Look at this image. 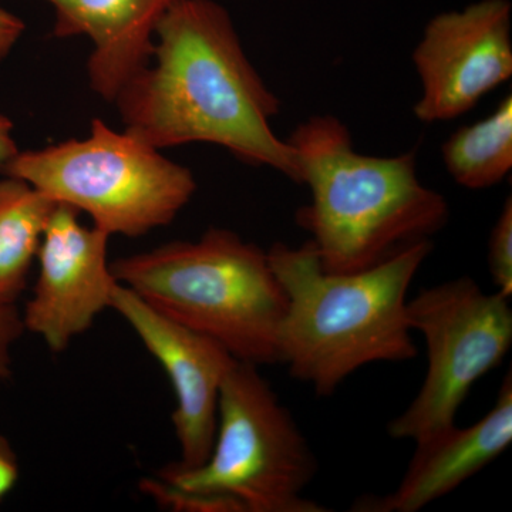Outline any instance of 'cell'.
<instances>
[{
	"label": "cell",
	"mask_w": 512,
	"mask_h": 512,
	"mask_svg": "<svg viewBox=\"0 0 512 512\" xmlns=\"http://www.w3.org/2000/svg\"><path fill=\"white\" fill-rule=\"evenodd\" d=\"M151 60L113 101L124 130L160 150L215 144L299 184L291 144L272 128L281 100L249 62L224 6L178 0L158 23Z\"/></svg>",
	"instance_id": "6da1fadb"
},
{
	"label": "cell",
	"mask_w": 512,
	"mask_h": 512,
	"mask_svg": "<svg viewBox=\"0 0 512 512\" xmlns=\"http://www.w3.org/2000/svg\"><path fill=\"white\" fill-rule=\"evenodd\" d=\"M431 251V239L414 242L349 274L325 271L309 241L266 251L286 295L278 350L293 379L328 397L362 367L416 359L407 293Z\"/></svg>",
	"instance_id": "7a4b0ae2"
},
{
	"label": "cell",
	"mask_w": 512,
	"mask_h": 512,
	"mask_svg": "<svg viewBox=\"0 0 512 512\" xmlns=\"http://www.w3.org/2000/svg\"><path fill=\"white\" fill-rule=\"evenodd\" d=\"M286 140L299 184L311 191L298 222L312 235L325 271L373 268L446 227L450 207L421 183L414 151L394 157L357 153L348 126L335 116H313Z\"/></svg>",
	"instance_id": "3957f363"
},
{
	"label": "cell",
	"mask_w": 512,
	"mask_h": 512,
	"mask_svg": "<svg viewBox=\"0 0 512 512\" xmlns=\"http://www.w3.org/2000/svg\"><path fill=\"white\" fill-rule=\"evenodd\" d=\"M126 286L161 315L217 340L239 362H279L286 295L268 252L234 231L210 228L111 264Z\"/></svg>",
	"instance_id": "277c9868"
},
{
	"label": "cell",
	"mask_w": 512,
	"mask_h": 512,
	"mask_svg": "<svg viewBox=\"0 0 512 512\" xmlns=\"http://www.w3.org/2000/svg\"><path fill=\"white\" fill-rule=\"evenodd\" d=\"M318 461L291 412L258 366L238 362L222 383L214 446L201 466L173 464L158 477L225 501L235 512H323L305 498Z\"/></svg>",
	"instance_id": "5b68a950"
},
{
	"label": "cell",
	"mask_w": 512,
	"mask_h": 512,
	"mask_svg": "<svg viewBox=\"0 0 512 512\" xmlns=\"http://www.w3.org/2000/svg\"><path fill=\"white\" fill-rule=\"evenodd\" d=\"M3 174L26 181L56 204L84 212L110 237H141L171 224L197 191L187 167L100 119L92 121L83 140L19 151Z\"/></svg>",
	"instance_id": "8992f818"
},
{
	"label": "cell",
	"mask_w": 512,
	"mask_h": 512,
	"mask_svg": "<svg viewBox=\"0 0 512 512\" xmlns=\"http://www.w3.org/2000/svg\"><path fill=\"white\" fill-rule=\"evenodd\" d=\"M407 318L426 343L427 372L387 430L394 440L416 443L454 426L471 387L503 362L512 345V309L508 296L461 276L420 291L407 302Z\"/></svg>",
	"instance_id": "52a82bcc"
},
{
	"label": "cell",
	"mask_w": 512,
	"mask_h": 512,
	"mask_svg": "<svg viewBox=\"0 0 512 512\" xmlns=\"http://www.w3.org/2000/svg\"><path fill=\"white\" fill-rule=\"evenodd\" d=\"M511 19L510 0H478L430 19L413 50L417 120L457 119L511 79Z\"/></svg>",
	"instance_id": "ba28073f"
},
{
	"label": "cell",
	"mask_w": 512,
	"mask_h": 512,
	"mask_svg": "<svg viewBox=\"0 0 512 512\" xmlns=\"http://www.w3.org/2000/svg\"><path fill=\"white\" fill-rule=\"evenodd\" d=\"M80 212L56 204L37 251L39 276L22 315L23 328L62 353L111 309L119 281L109 264L107 232L86 227Z\"/></svg>",
	"instance_id": "9c48e42d"
},
{
	"label": "cell",
	"mask_w": 512,
	"mask_h": 512,
	"mask_svg": "<svg viewBox=\"0 0 512 512\" xmlns=\"http://www.w3.org/2000/svg\"><path fill=\"white\" fill-rule=\"evenodd\" d=\"M111 309L137 333L173 386L177 406L171 420L181 451L173 466H201L214 446L222 383L238 360L217 340L161 315L126 286L117 285Z\"/></svg>",
	"instance_id": "30bf717a"
},
{
	"label": "cell",
	"mask_w": 512,
	"mask_h": 512,
	"mask_svg": "<svg viewBox=\"0 0 512 512\" xmlns=\"http://www.w3.org/2000/svg\"><path fill=\"white\" fill-rule=\"evenodd\" d=\"M512 441V377L505 376L493 409L473 426L448 427L416 441L406 473L392 493L365 495L359 512H417L450 494L501 456Z\"/></svg>",
	"instance_id": "8fae6325"
},
{
	"label": "cell",
	"mask_w": 512,
	"mask_h": 512,
	"mask_svg": "<svg viewBox=\"0 0 512 512\" xmlns=\"http://www.w3.org/2000/svg\"><path fill=\"white\" fill-rule=\"evenodd\" d=\"M55 9L53 35L86 36L90 86L113 103L153 59L158 23L178 0H46Z\"/></svg>",
	"instance_id": "7c38bea8"
},
{
	"label": "cell",
	"mask_w": 512,
	"mask_h": 512,
	"mask_svg": "<svg viewBox=\"0 0 512 512\" xmlns=\"http://www.w3.org/2000/svg\"><path fill=\"white\" fill-rule=\"evenodd\" d=\"M56 202L20 178H0V302L25 289Z\"/></svg>",
	"instance_id": "4fadbf2b"
},
{
	"label": "cell",
	"mask_w": 512,
	"mask_h": 512,
	"mask_svg": "<svg viewBox=\"0 0 512 512\" xmlns=\"http://www.w3.org/2000/svg\"><path fill=\"white\" fill-rule=\"evenodd\" d=\"M448 174L467 190H487L503 183L512 170V96L490 116L461 127L443 146Z\"/></svg>",
	"instance_id": "5bb4252c"
},
{
	"label": "cell",
	"mask_w": 512,
	"mask_h": 512,
	"mask_svg": "<svg viewBox=\"0 0 512 512\" xmlns=\"http://www.w3.org/2000/svg\"><path fill=\"white\" fill-rule=\"evenodd\" d=\"M488 266L497 292L511 298L512 295V198L505 200L498 215L490 244H488Z\"/></svg>",
	"instance_id": "9a60e30c"
},
{
	"label": "cell",
	"mask_w": 512,
	"mask_h": 512,
	"mask_svg": "<svg viewBox=\"0 0 512 512\" xmlns=\"http://www.w3.org/2000/svg\"><path fill=\"white\" fill-rule=\"evenodd\" d=\"M23 332L18 308L13 303L0 302V384L12 375L13 348Z\"/></svg>",
	"instance_id": "2e32d148"
},
{
	"label": "cell",
	"mask_w": 512,
	"mask_h": 512,
	"mask_svg": "<svg viewBox=\"0 0 512 512\" xmlns=\"http://www.w3.org/2000/svg\"><path fill=\"white\" fill-rule=\"evenodd\" d=\"M19 461L6 437L0 436V504L12 493L19 480Z\"/></svg>",
	"instance_id": "e0dca14e"
},
{
	"label": "cell",
	"mask_w": 512,
	"mask_h": 512,
	"mask_svg": "<svg viewBox=\"0 0 512 512\" xmlns=\"http://www.w3.org/2000/svg\"><path fill=\"white\" fill-rule=\"evenodd\" d=\"M25 29L26 25L22 19L0 8V63L10 55Z\"/></svg>",
	"instance_id": "ac0fdd59"
},
{
	"label": "cell",
	"mask_w": 512,
	"mask_h": 512,
	"mask_svg": "<svg viewBox=\"0 0 512 512\" xmlns=\"http://www.w3.org/2000/svg\"><path fill=\"white\" fill-rule=\"evenodd\" d=\"M12 133V121L0 114V173H5L6 165L19 153V148L16 146Z\"/></svg>",
	"instance_id": "d6986e66"
}]
</instances>
